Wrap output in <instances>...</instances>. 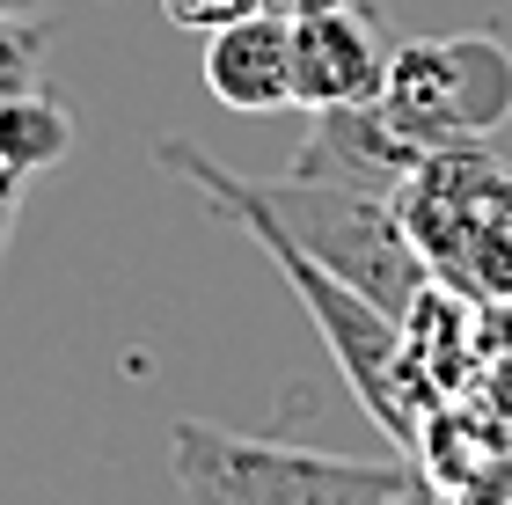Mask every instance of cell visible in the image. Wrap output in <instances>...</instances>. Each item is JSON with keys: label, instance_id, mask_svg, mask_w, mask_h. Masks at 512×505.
Segmentation results:
<instances>
[{"label": "cell", "instance_id": "obj_1", "mask_svg": "<svg viewBox=\"0 0 512 505\" xmlns=\"http://www.w3.org/2000/svg\"><path fill=\"white\" fill-rule=\"evenodd\" d=\"M154 162L191 183L227 227H271V235H286L315 264H330L337 279H352L374 308H388L395 323L432 286L417 242L395 220V198H381V191H352V183H322V176H293V169L286 176H242V169H220L191 140H154Z\"/></svg>", "mask_w": 512, "mask_h": 505}, {"label": "cell", "instance_id": "obj_2", "mask_svg": "<svg viewBox=\"0 0 512 505\" xmlns=\"http://www.w3.org/2000/svg\"><path fill=\"white\" fill-rule=\"evenodd\" d=\"M176 491L198 505H403L425 498V476L410 462H344L293 440H249L198 418H176L169 432Z\"/></svg>", "mask_w": 512, "mask_h": 505}, {"label": "cell", "instance_id": "obj_3", "mask_svg": "<svg viewBox=\"0 0 512 505\" xmlns=\"http://www.w3.org/2000/svg\"><path fill=\"white\" fill-rule=\"evenodd\" d=\"M381 110L417 147L491 140L512 118V44L491 30L403 37L381 74Z\"/></svg>", "mask_w": 512, "mask_h": 505}, {"label": "cell", "instance_id": "obj_4", "mask_svg": "<svg viewBox=\"0 0 512 505\" xmlns=\"http://www.w3.org/2000/svg\"><path fill=\"white\" fill-rule=\"evenodd\" d=\"M395 44L359 8H293V110H337V103H381Z\"/></svg>", "mask_w": 512, "mask_h": 505}, {"label": "cell", "instance_id": "obj_5", "mask_svg": "<svg viewBox=\"0 0 512 505\" xmlns=\"http://www.w3.org/2000/svg\"><path fill=\"white\" fill-rule=\"evenodd\" d=\"M308 140L293 154V176H322V183H352V191H381L395 198L403 176L425 162V147L403 125H388L381 103H337V110H308Z\"/></svg>", "mask_w": 512, "mask_h": 505}, {"label": "cell", "instance_id": "obj_6", "mask_svg": "<svg viewBox=\"0 0 512 505\" xmlns=\"http://www.w3.org/2000/svg\"><path fill=\"white\" fill-rule=\"evenodd\" d=\"M205 88L242 118L293 110V8H256L205 30Z\"/></svg>", "mask_w": 512, "mask_h": 505}, {"label": "cell", "instance_id": "obj_7", "mask_svg": "<svg viewBox=\"0 0 512 505\" xmlns=\"http://www.w3.org/2000/svg\"><path fill=\"white\" fill-rule=\"evenodd\" d=\"M66 154H74V110L59 96H44V81L0 96V162L15 176H44V169H59Z\"/></svg>", "mask_w": 512, "mask_h": 505}, {"label": "cell", "instance_id": "obj_8", "mask_svg": "<svg viewBox=\"0 0 512 505\" xmlns=\"http://www.w3.org/2000/svg\"><path fill=\"white\" fill-rule=\"evenodd\" d=\"M37 81H44V30H37V22L0 15V96L37 88Z\"/></svg>", "mask_w": 512, "mask_h": 505}, {"label": "cell", "instance_id": "obj_9", "mask_svg": "<svg viewBox=\"0 0 512 505\" xmlns=\"http://www.w3.org/2000/svg\"><path fill=\"white\" fill-rule=\"evenodd\" d=\"M256 8H278V0H161V15L176 22V30H220V22H235V15H256Z\"/></svg>", "mask_w": 512, "mask_h": 505}, {"label": "cell", "instance_id": "obj_10", "mask_svg": "<svg viewBox=\"0 0 512 505\" xmlns=\"http://www.w3.org/2000/svg\"><path fill=\"white\" fill-rule=\"evenodd\" d=\"M22 183L30 176H15L8 162H0V257H8V235H15V213H22Z\"/></svg>", "mask_w": 512, "mask_h": 505}, {"label": "cell", "instance_id": "obj_11", "mask_svg": "<svg viewBox=\"0 0 512 505\" xmlns=\"http://www.w3.org/2000/svg\"><path fill=\"white\" fill-rule=\"evenodd\" d=\"M0 15H15V22H37V15H44V0H0Z\"/></svg>", "mask_w": 512, "mask_h": 505}, {"label": "cell", "instance_id": "obj_12", "mask_svg": "<svg viewBox=\"0 0 512 505\" xmlns=\"http://www.w3.org/2000/svg\"><path fill=\"white\" fill-rule=\"evenodd\" d=\"M293 8H352V0H293Z\"/></svg>", "mask_w": 512, "mask_h": 505}]
</instances>
